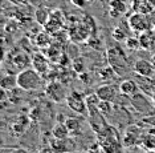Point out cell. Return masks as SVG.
Masks as SVG:
<instances>
[{"label":"cell","instance_id":"obj_1","mask_svg":"<svg viewBox=\"0 0 155 153\" xmlns=\"http://www.w3.org/2000/svg\"><path fill=\"white\" fill-rule=\"evenodd\" d=\"M43 77L35 68H27L17 73V88L23 91H36L43 85Z\"/></svg>","mask_w":155,"mask_h":153},{"label":"cell","instance_id":"obj_2","mask_svg":"<svg viewBox=\"0 0 155 153\" xmlns=\"http://www.w3.org/2000/svg\"><path fill=\"white\" fill-rule=\"evenodd\" d=\"M106 59H107V64L113 67V69L117 72L118 76L125 75L126 71L129 69V59L126 56V53L123 52V49L118 47V45L107 49Z\"/></svg>","mask_w":155,"mask_h":153},{"label":"cell","instance_id":"obj_3","mask_svg":"<svg viewBox=\"0 0 155 153\" xmlns=\"http://www.w3.org/2000/svg\"><path fill=\"white\" fill-rule=\"evenodd\" d=\"M65 101L70 111H73L77 115L84 116V117L89 116V109H87V105H86V100L78 92H76V91L69 92Z\"/></svg>","mask_w":155,"mask_h":153},{"label":"cell","instance_id":"obj_4","mask_svg":"<svg viewBox=\"0 0 155 153\" xmlns=\"http://www.w3.org/2000/svg\"><path fill=\"white\" fill-rule=\"evenodd\" d=\"M45 93L51 100H53L54 103H62L66 100V88L64 87V84L58 80H51L49 84L45 87Z\"/></svg>","mask_w":155,"mask_h":153},{"label":"cell","instance_id":"obj_5","mask_svg":"<svg viewBox=\"0 0 155 153\" xmlns=\"http://www.w3.org/2000/svg\"><path fill=\"white\" fill-rule=\"evenodd\" d=\"M129 27L130 30L134 32H144V31H150L151 30V21L146 16V13H139L135 12L134 15L130 16L129 19Z\"/></svg>","mask_w":155,"mask_h":153},{"label":"cell","instance_id":"obj_6","mask_svg":"<svg viewBox=\"0 0 155 153\" xmlns=\"http://www.w3.org/2000/svg\"><path fill=\"white\" fill-rule=\"evenodd\" d=\"M65 23V16L61 9H54L51 12V17H49L48 23L44 26L45 31L49 33H56V32L61 31Z\"/></svg>","mask_w":155,"mask_h":153},{"label":"cell","instance_id":"obj_7","mask_svg":"<svg viewBox=\"0 0 155 153\" xmlns=\"http://www.w3.org/2000/svg\"><path fill=\"white\" fill-rule=\"evenodd\" d=\"M49 148L52 149L53 153H70L73 148V144L70 138H57L52 137L49 141Z\"/></svg>","mask_w":155,"mask_h":153},{"label":"cell","instance_id":"obj_8","mask_svg":"<svg viewBox=\"0 0 155 153\" xmlns=\"http://www.w3.org/2000/svg\"><path fill=\"white\" fill-rule=\"evenodd\" d=\"M32 67L41 75H47L49 72V59L43 52H36L32 56Z\"/></svg>","mask_w":155,"mask_h":153},{"label":"cell","instance_id":"obj_9","mask_svg":"<svg viewBox=\"0 0 155 153\" xmlns=\"http://www.w3.org/2000/svg\"><path fill=\"white\" fill-rule=\"evenodd\" d=\"M134 73L137 75H140V76H150V77H154V73H155V68L153 67L150 60H137L134 63Z\"/></svg>","mask_w":155,"mask_h":153},{"label":"cell","instance_id":"obj_10","mask_svg":"<svg viewBox=\"0 0 155 153\" xmlns=\"http://www.w3.org/2000/svg\"><path fill=\"white\" fill-rule=\"evenodd\" d=\"M96 93L98 95V97L101 100H105V101H115L117 99V88L114 85H110V84H104V85H100V87L96 89Z\"/></svg>","mask_w":155,"mask_h":153},{"label":"cell","instance_id":"obj_11","mask_svg":"<svg viewBox=\"0 0 155 153\" xmlns=\"http://www.w3.org/2000/svg\"><path fill=\"white\" fill-rule=\"evenodd\" d=\"M135 79H137V84H138L139 89L144 92L146 95H153L155 92V79L150 76H140V75L135 73Z\"/></svg>","mask_w":155,"mask_h":153},{"label":"cell","instance_id":"obj_12","mask_svg":"<svg viewBox=\"0 0 155 153\" xmlns=\"http://www.w3.org/2000/svg\"><path fill=\"white\" fill-rule=\"evenodd\" d=\"M28 125H29V120H28L27 116L20 115L16 117L15 123L11 125V132L15 134V136H21V134L28 129Z\"/></svg>","mask_w":155,"mask_h":153},{"label":"cell","instance_id":"obj_13","mask_svg":"<svg viewBox=\"0 0 155 153\" xmlns=\"http://www.w3.org/2000/svg\"><path fill=\"white\" fill-rule=\"evenodd\" d=\"M119 91H121L122 95L129 96V97H134L137 95V92L139 91V87L137 84V81H134L131 79L123 80L121 84H119Z\"/></svg>","mask_w":155,"mask_h":153},{"label":"cell","instance_id":"obj_14","mask_svg":"<svg viewBox=\"0 0 155 153\" xmlns=\"http://www.w3.org/2000/svg\"><path fill=\"white\" fill-rule=\"evenodd\" d=\"M64 123L69 130L70 137L80 136L82 133V124H81L80 119H77V117H66Z\"/></svg>","mask_w":155,"mask_h":153},{"label":"cell","instance_id":"obj_15","mask_svg":"<svg viewBox=\"0 0 155 153\" xmlns=\"http://www.w3.org/2000/svg\"><path fill=\"white\" fill-rule=\"evenodd\" d=\"M32 60L29 59V56L27 55V53H24V52H19V53H16L15 56H13V59H12V64H13V67L19 71H24V69H27V68H29V64Z\"/></svg>","mask_w":155,"mask_h":153},{"label":"cell","instance_id":"obj_16","mask_svg":"<svg viewBox=\"0 0 155 153\" xmlns=\"http://www.w3.org/2000/svg\"><path fill=\"white\" fill-rule=\"evenodd\" d=\"M138 39H139V43H140V49H143V51H149V49L153 48V44H154V40H155L153 30L140 32Z\"/></svg>","mask_w":155,"mask_h":153},{"label":"cell","instance_id":"obj_17","mask_svg":"<svg viewBox=\"0 0 155 153\" xmlns=\"http://www.w3.org/2000/svg\"><path fill=\"white\" fill-rule=\"evenodd\" d=\"M0 87L4 91H13L17 87V75L8 73L0 80Z\"/></svg>","mask_w":155,"mask_h":153},{"label":"cell","instance_id":"obj_18","mask_svg":"<svg viewBox=\"0 0 155 153\" xmlns=\"http://www.w3.org/2000/svg\"><path fill=\"white\" fill-rule=\"evenodd\" d=\"M131 4H133V9L135 12H139V13H149L153 11L154 7L151 5V3L149 0H131Z\"/></svg>","mask_w":155,"mask_h":153},{"label":"cell","instance_id":"obj_19","mask_svg":"<svg viewBox=\"0 0 155 153\" xmlns=\"http://www.w3.org/2000/svg\"><path fill=\"white\" fill-rule=\"evenodd\" d=\"M35 16H36V21L41 26H45L48 23L49 17H51V11H49L47 7H38L35 12Z\"/></svg>","mask_w":155,"mask_h":153},{"label":"cell","instance_id":"obj_20","mask_svg":"<svg viewBox=\"0 0 155 153\" xmlns=\"http://www.w3.org/2000/svg\"><path fill=\"white\" fill-rule=\"evenodd\" d=\"M35 44H36L38 48H41V49L48 48L49 45L52 44L51 36H49V32L45 31V32H40V33H37L36 39H35Z\"/></svg>","mask_w":155,"mask_h":153},{"label":"cell","instance_id":"obj_21","mask_svg":"<svg viewBox=\"0 0 155 153\" xmlns=\"http://www.w3.org/2000/svg\"><path fill=\"white\" fill-rule=\"evenodd\" d=\"M52 136L57 137V138H68L70 137L69 130L66 128L65 123H57L56 125L52 128Z\"/></svg>","mask_w":155,"mask_h":153},{"label":"cell","instance_id":"obj_22","mask_svg":"<svg viewBox=\"0 0 155 153\" xmlns=\"http://www.w3.org/2000/svg\"><path fill=\"white\" fill-rule=\"evenodd\" d=\"M85 100H86V105H87V109H89V113L100 111V109H98V104H100L101 99L98 97V95L96 93V92H94V93L87 95L85 97Z\"/></svg>","mask_w":155,"mask_h":153},{"label":"cell","instance_id":"obj_23","mask_svg":"<svg viewBox=\"0 0 155 153\" xmlns=\"http://www.w3.org/2000/svg\"><path fill=\"white\" fill-rule=\"evenodd\" d=\"M138 143V130L135 127H130L129 129H126V134H125V144L127 147L135 145Z\"/></svg>","mask_w":155,"mask_h":153},{"label":"cell","instance_id":"obj_24","mask_svg":"<svg viewBox=\"0 0 155 153\" xmlns=\"http://www.w3.org/2000/svg\"><path fill=\"white\" fill-rule=\"evenodd\" d=\"M98 75H100V79L102 81H110L111 79H114L115 76H118L117 72H115V71L113 69V67L109 65V64L106 67H102L100 69V72H98Z\"/></svg>","mask_w":155,"mask_h":153},{"label":"cell","instance_id":"obj_25","mask_svg":"<svg viewBox=\"0 0 155 153\" xmlns=\"http://www.w3.org/2000/svg\"><path fill=\"white\" fill-rule=\"evenodd\" d=\"M110 8H114L121 15H123L127 11V4H126L125 0H110Z\"/></svg>","mask_w":155,"mask_h":153},{"label":"cell","instance_id":"obj_26","mask_svg":"<svg viewBox=\"0 0 155 153\" xmlns=\"http://www.w3.org/2000/svg\"><path fill=\"white\" fill-rule=\"evenodd\" d=\"M98 109H100V112H101L104 116H107V115H110L111 111H113V105H111L110 101L101 100L100 104H98Z\"/></svg>","mask_w":155,"mask_h":153},{"label":"cell","instance_id":"obj_27","mask_svg":"<svg viewBox=\"0 0 155 153\" xmlns=\"http://www.w3.org/2000/svg\"><path fill=\"white\" fill-rule=\"evenodd\" d=\"M125 43L127 49H130V51H138V49H140V43L138 37H127Z\"/></svg>","mask_w":155,"mask_h":153},{"label":"cell","instance_id":"obj_28","mask_svg":"<svg viewBox=\"0 0 155 153\" xmlns=\"http://www.w3.org/2000/svg\"><path fill=\"white\" fill-rule=\"evenodd\" d=\"M72 65H73V69H74L76 73L80 75V73H84V72H85V64H84V61H82V59H81V57L73 59Z\"/></svg>","mask_w":155,"mask_h":153},{"label":"cell","instance_id":"obj_29","mask_svg":"<svg viewBox=\"0 0 155 153\" xmlns=\"http://www.w3.org/2000/svg\"><path fill=\"white\" fill-rule=\"evenodd\" d=\"M111 36L114 40L117 41H126V39H127V35H126V31L121 30V28H114V31H113Z\"/></svg>","mask_w":155,"mask_h":153},{"label":"cell","instance_id":"obj_30","mask_svg":"<svg viewBox=\"0 0 155 153\" xmlns=\"http://www.w3.org/2000/svg\"><path fill=\"white\" fill-rule=\"evenodd\" d=\"M85 153H104V151H102L101 145L97 143V144H93L91 147L87 148V151Z\"/></svg>","mask_w":155,"mask_h":153},{"label":"cell","instance_id":"obj_31","mask_svg":"<svg viewBox=\"0 0 155 153\" xmlns=\"http://www.w3.org/2000/svg\"><path fill=\"white\" fill-rule=\"evenodd\" d=\"M72 3L76 7H78V8H84L86 4V0H72Z\"/></svg>","mask_w":155,"mask_h":153},{"label":"cell","instance_id":"obj_32","mask_svg":"<svg viewBox=\"0 0 155 153\" xmlns=\"http://www.w3.org/2000/svg\"><path fill=\"white\" fill-rule=\"evenodd\" d=\"M109 15H110L113 19H118V17L121 16V13H119L118 11H115L114 8H110V9H109Z\"/></svg>","mask_w":155,"mask_h":153},{"label":"cell","instance_id":"obj_33","mask_svg":"<svg viewBox=\"0 0 155 153\" xmlns=\"http://www.w3.org/2000/svg\"><path fill=\"white\" fill-rule=\"evenodd\" d=\"M11 153H28V152L24 151V149H15V151H12Z\"/></svg>","mask_w":155,"mask_h":153},{"label":"cell","instance_id":"obj_34","mask_svg":"<svg viewBox=\"0 0 155 153\" xmlns=\"http://www.w3.org/2000/svg\"><path fill=\"white\" fill-rule=\"evenodd\" d=\"M150 61H151V64H153V67L155 68V53L153 56H151V59H150Z\"/></svg>","mask_w":155,"mask_h":153},{"label":"cell","instance_id":"obj_35","mask_svg":"<svg viewBox=\"0 0 155 153\" xmlns=\"http://www.w3.org/2000/svg\"><path fill=\"white\" fill-rule=\"evenodd\" d=\"M25 2H28V3H32V4H36L37 0H25Z\"/></svg>","mask_w":155,"mask_h":153},{"label":"cell","instance_id":"obj_36","mask_svg":"<svg viewBox=\"0 0 155 153\" xmlns=\"http://www.w3.org/2000/svg\"><path fill=\"white\" fill-rule=\"evenodd\" d=\"M146 153H155V149H147Z\"/></svg>","mask_w":155,"mask_h":153},{"label":"cell","instance_id":"obj_37","mask_svg":"<svg viewBox=\"0 0 155 153\" xmlns=\"http://www.w3.org/2000/svg\"><path fill=\"white\" fill-rule=\"evenodd\" d=\"M151 51L155 52V40H154V44H153V48H151Z\"/></svg>","mask_w":155,"mask_h":153},{"label":"cell","instance_id":"obj_38","mask_svg":"<svg viewBox=\"0 0 155 153\" xmlns=\"http://www.w3.org/2000/svg\"><path fill=\"white\" fill-rule=\"evenodd\" d=\"M151 99H153V100H154V103H155V92H154L153 95H151Z\"/></svg>","mask_w":155,"mask_h":153},{"label":"cell","instance_id":"obj_39","mask_svg":"<svg viewBox=\"0 0 155 153\" xmlns=\"http://www.w3.org/2000/svg\"><path fill=\"white\" fill-rule=\"evenodd\" d=\"M44 2H47V3H52L53 0H44Z\"/></svg>","mask_w":155,"mask_h":153},{"label":"cell","instance_id":"obj_40","mask_svg":"<svg viewBox=\"0 0 155 153\" xmlns=\"http://www.w3.org/2000/svg\"><path fill=\"white\" fill-rule=\"evenodd\" d=\"M94 0H86V3H93Z\"/></svg>","mask_w":155,"mask_h":153},{"label":"cell","instance_id":"obj_41","mask_svg":"<svg viewBox=\"0 0 155 153\" xmlns=\"http://www.w3.org/2000/svg\"><path fill=\"white\" fill-rule=\"evenodd\" d=\"M153 33H154V36H155V28H154V30H153Z\"/></svg>","mask_w":155,"mask_h":153}]
</instances>
